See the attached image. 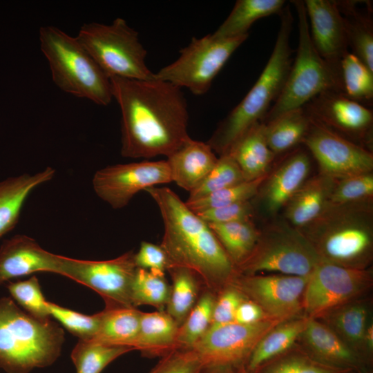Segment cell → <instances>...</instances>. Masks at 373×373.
Returning a JSON list of instances; mask_svg holds the SVG:
<instances>
[{"label":"cell","instance_id":"obj_1","mask_svg":"<svg viewBox=\"0 0 373 373\" xmlns=\"http://www.w3.org/2000/svg\"><path fill=\"white\" fill-rule=\"evenodd\" d=\"M122 115L121 155L128 158L166 157L191 137L182 88L155 79L110 78Z\"/></svg>","mask_w":373,"mask_h":373},{"label":"cell","instance_id":"obj_2","mask_svg":"<svg viewBox=\"0 0 373 373\" xmlns=\"http://www.w3.org/2000/svg\"><path fill=\"white\" fill-rule=\"evenodd\" d=\"M145 191L160 210L164 225L160 245L171 267L189 269L213 292L228 285L236 267L209 224L171 189L153 186Z\"/></svg>","mask_w":373,"mask_h":373},{"label":"cell","instance_id":"obj_3","mask_svg":"<svg viewBox=\"0 0 373 373\" xmlns=\"http://www.w3.org/2000/svg\"><path fill=\"white\" fill-rule=\"evenodd\" d=\"M321 261L365 269L373 259V200L329 202L312 222L298 229Z\"/></svg>","mask_w":373,"mask_h":373},{"label":"cell","instance_id":"obj_4","mask_svg":"<svg viewBox=\"0 0 373 373\" xmlns=\"http://www.w3.org/2000/svg\"><path fill=\"white\" fill-rule=\"evenodd\" d=\"M280 24L271 55L242 100L221 121L207 143L222 155L256 122H261L279 96L292 64L289 44L293 17L289 6L280 13Z\"/></svg>","mask_w":373,"mask_h":373},{"label":"cell","instance_id":"obj_5","mask_svg":"<svg viewBox=\"0 0 373 373\" xmlns=\"http://www.w3.org/2000/svg\"><path fill=\"white\" fill-rule=\"evenodd\" d=\"M64 341L63 329L50 318L39 319L13 299L0 298V367L6 373H28L52 365Z\"/></svg>","mask_w":373,"mask_h":373},{"label":"cell","instance_id":"obj_6","mask_svg":"<svg viewBox=\"0 0 373 373\" xmlns=\"http://www.w3.org/2000/svg\"><path fill=\"white\" fill-rule=\"evenodd\" d=\"M39 39L57 86L98 105L107 106L111 102L113 97L110 78L76 37L55 26H44L39 29Z\"/></svg>","mask_w":373,"mask_h":373},{"label":"cell","instance_id":"obj_7","mask_svg":"<svg viewBox=\"0 0 373 373\" xmlns=\"http://www.w3.org/2000/svg\"><path fill=\"white\" fill-rule=\"evenodd\" d=\"M298 16V43L283 88L260 122L304 106L318 95L327 91L342 93L341 70L332 66L315 49L303 1H291Z\"/></svg>","mask_w":373,"mask_h":373},{"label":"cell","instance_id":"obj_8","mask_svg":"<svg viewBox=\"0 0 373 373\" xmlns=\"http://www.w3.org/2000/svg\"><path fill=\"white\" fill-rule=\"evenodd\" d=\"M76 37L109 78L153 79L139 34L125 19L118 17L110 24L84 23Z\"/></svg>","mask_w":373,"mask_h":373},{"label":"cell","instance_id":"obj_9","mask_svg":"<svg viewBox=\"0 0 373 373\" xmlns=\"http://www.w3.org/2000/svg\"><path fill=\"white\" fill-rule=\"evenodd\" d=\"M321 262L314 248L296 228L286 220H275L260 229L257 242L236 274L276 271L308 277Z\"/></svg>","mask_w":373,"mask_h":373},{"label":"cell","instance_id":"obj_10","mask_svg":"<svg viewBox=\"0 0 373 373\" xmlns=\"http://www.w3.org/2000/svg\"><path fill=\"white\" fill-rule=\"evenodd\" d=\"M248 34L228 39L216 38L212 34L193 37L180 50L178 59L153 73V78L171 83L192 93H206L236 49L247 39Z\"/></svg>","mask_w":373,"mask_h":373},{"label":"cell","instance_id":"obj_11","mask_svg":"<svg viewBox=\"0 0 373 373\" xmlns=\"http://www.w3.org/2000/svg\"><path fill=\"white\" fill-rule=\"evenodd\" d=\"M372 285L370 267L350 269L321 261L308 278L303 315L317 318L333 307L366 296Z\"/></svg>","mask_w":373,"mask_h":373},{"label":"cell","instance_id":"obj_12","mask_svg":"<svg viewBox=\"0 0 373 373\" xmlns=\"http://www.w3.org/2000/svg\"><path fill=\"white\" fill-rule=\"evenodd\" d=\"M137 267L128 251L107 260H84L64 256L61 276L87 286L105 300L106 308L133 307L131 286Z\"/></svg>","mask_w":373,"mask_h":373},{"label":"cell","instance_id":"obj_13","mask_svg":"<svg viewBox=\"0 0 373 373\" xmlns=\"http://www.w3.org/2000/svg\"><path fill=\"white\" fill-rule=\"evenodd\" d=\"M283 321L266 318L250 325L236 322L209 327L191 348L204 367H244L259 340Z\"/></svg>","mask_w":373,"mask_h":373},{"label":"cell","instance_id":"obj_14","mask_svg":"<svg viewBox=\"0 0 373 373\" xmlns=\"http://www.w3.org/2000/svg\"><path fill=\"white\" fill-rule=\"evenodd\" d=\"M170 182L166 160L107 166L97 170L92 179L96 195L114 209L125 207L142 190Z\"/></svg>","mask_w":373,"mask_h":373},{"label":"cell","instance_id":"obj_15","mask_svg":"<svg viewBox=\"0 0 373 373\" xmlns=\"http://www.w3.org/2000/svg\"><path fill=\"white\" fill-rule=\"evenodd\" d=\"M308 277L285 274H236L229 284L258 305L271 318L285 321L303 315Z\"/></svg>","mask_w":373,"mask_h":373},{"label":"cell","instance_id":"obj_16","mask_svg":"<svg viewBox=\"0 0 373 373\" xmlns=\"http://www.w3.org/2000/svg\"><path fill=\"white\" fill-rule=\"evenodd\" d=\"M303 144L318 163L320 173L336 180L372 172V151L312 119Z\"/></svg>","mask_w":373,"mask_h":373},{"label":"cell","instance_id":"obj_17","mask_svg":"<svg viewBox=\"0 0 373 373\" xmlns=\"http://www.w3.org/2000/svg\"><path fill=\"white\" fill-rule=\"evenodd\" d=\"M304 107L315 122L372 151L373 112L370 108L336 90L318 95Z\"/></svg>","mask_w":373,"mask_h":373},{"label":"cell","instance_id":"obj_18","mask_svg":"<svg viewBox=\"0 0 373 373\" xmlns=\"http://www.w3.org/2000/svg\"><path fill=\"white\" fill-rule=\"evenodd\" d=\"M312 162L305 147H296L285 155L275 169L269 171L255 198L251 200L255 210L258 208L265 216L274 218L308 179Z\"/></svg>","mask_w":373,"mask_h":373},{"label":"cell","instance_id":"obj_19","mask_svg":"<svg viewBox=\"0 0 373 373\" xmlns=\"http://www.w3.org/2000/svg\"><path fill=\"white\" fill-rule=\"evenodd\" d=\"M303 2L315 49L328 64L341 70V61L348 52V43L345 19L336 1Z\"/></svg>","mask_w":373,"mask_h":373},{"label":"cell","instance_id":"obj_20","mask_svg":"<svg viewBox=\"0 0 373 373\" xmlns=\"http://www.w3.org/2000/svg\"><path fill=\"white\" fill-rule=\"evenodd\" d=\"M63 256L44 249L33 238L15 235L0 246V285L39 271L61 274Z\"/></svg>","mask_w":373,"mask_h":373},{"label":"cell","instance_id":"obj_21","mask_svg":"<svg viewBox=\"0 0 373 373\" xmlns=\"http://www.w3.org/2000/svg\"><path fill=\"white\" fill-rule=\"evenodd\" d=\"M297 343L312 358L325 365L355 372L372 370V365L316 318H308Z\"/></svg>","mask_w":373,"mask_h":373},{"label":"cell","instance_id":"obj_22","mask_svg":"<svg viewBox=\"0 0 373 373\" xmlns=\"http://www.w3.org/2000/svg\"><path fill=\"white\" fill-rule=\"evenodd\" d=\"M370 297L350 300L323 313L317 318L343 342L372 365L363 353V338L367 325L372 321Z\"/></svg>","mask_w":373,"mask_h":373},{"label":"cell","instance_id":"obj_23","mask_svg":"<svg viewBox=\"0 0 373 373\" xmlns=\"http://www.w3.org/2000/svg\"><path fill=\"white\" fill-rule=\"evenodd\" d=\"M166 160L172 182L190 193L211 171L218 157L207 142L191 138Z\"/></svg>","mask_w":373,"mask_h":373},{"label":"cell","instance_id":"obj_24","mask_svg":"<svg viewBox=\"0 0 373 373\" xmlns=\"http://www.w3.org/2000/svg\"><path fill=\"white\" fill-rule=\"evenodd\" d=\"M336 181L320 172L307 179L284 207V220L298 229L312 222L329 204Z\"/></svg>","mask_w":373,"mask_h":373},{"label":"cell","instance_id":"obj_25","mask_svg":"<svg viewBox=\"0 0 373 373\" xmlns=\"http://www.w3.org/2000/svg\"><path fill=\"white\" fill-rule=\"evenodd\" d=\"M55 175L54 169L46 167L34 174L24 173L0 182V238L16 226L30 194Z\"/></svg>","mask_w":373,"mask_h":373},{"label":"cell","instance_id":"obj_26","mask_svg":"<svg viewBox=\"0 0 373 373\" xmlns=\"http://www.w3.org/2000/svg\"><path fill=\"white\" fill-rule=\"evenodd\" d=\"M265 128L263 123L256 122L229 151L245 180H255L267 174L276 157L267 143Z\"/></svg>","mask_w":373,"mask_h":373},{"label":"cell","instance_id":"obj_27","mask_svg":"<svg viewBox=\"0 0 373 373\" xmlns=\"http://www.w3.org/2000/svg\"><path fill=\"white\" fill-rule=\"evenodd\" d=\"M307 320V317L300 315L273 327L256 345L245 364L246 371L253 373L292 348L297 343Z\"/></svg>","mask_w":373,"mask_h":373},{"label":"cell","instance_id":"obj_28","mask_svg":"<svg viewBox=\"0 0 373 373\" xmlns=\"http://www.w3.org/2000/svg\"><path fill=\"white\" fill-rule=\"evenodd\" d=\"M311 122L309 114L303 106L264 124L269 148L276 156L297 147L303 144Z\"/></svg>","mask_w":373,"mask_h":373},{"label":"cell","instance_id":"obj_29","mask_svg":"<svg viewBox=\"0 0 373 373\" xmlns=\"http://www.w3.org/2000/svg\"><path fill=\"white\" fill-rule=\"evenodd\" d=\"M178 325L164 311L142 313L135 350L143 353L163 356L178 349Z\"/></svg>","mask_w":373,"mask_h":373},{"label":"cell","instance_id":"obj_30","mask_svg":"<svg viewBox=\"0 0 373 373\" xmlns=\"http://www.w3.org/2000/svg\"><path fill=\"white\" fill-rule=\"evenodd\" d=\"M283 0H238L227 19L212 33L218 39H228L248 34L251 25L260 18L280 14Z\"/></svg>","mask_w":373,"mask_h":373},{"label":"cell","instance_id":"obj_31","mask_svg":"<svg viewBox=\"0 0 373 373\" xmlns=\"http://www.w3.org/2000/svg\"><path fill=\"white\" fill-rule=\"evenodd\" d=\"M100 313L99 329L94 339L135 350L142 312L135 307H117L106 308Z\"/></svg>","mask_w":373,"mask_h":373},{"label":"cell","instance_id":"obj_32","mask_svg":"<svg viewBox=\"0 0 373 373\" xmlns=\"http://www.w3.org/2000/svg\"><path fill=\"white\" fill-rule=\"evenodd\" d=\"M345 22L348 47L373 72V23L370 12H358L355 1H337Z\"/></svg>","mask_w":373,"mask_h":373},{"label":"cell","instance_id":"obj_33","mask_svg":"<svg viewBox=\"0 0 373 373\" xmlns=\"http://www.w3.org/2000/svg\"><path fill=\"white\" fill-rule=\"evenodd\" d=\"M208 224L236 268L250 255L260 231L253 220Z\"/></svg>","mask_w":373,"mask_h":373},{"label":"cell","instance_id":"obj_34","mask_svg":"<svg viewBox=\"0 0 373 373\" xmlns=\"http://www.w3.org/2000/svg\"><path fill=\"white\" fill-rule=\"evenodd\" d=\"M168 271L172 278L166 312L180 327L198 299V276L189 269L171 267Z\"/></svg>","mask_w":373,"mask_h":373},{"label":"cell","instance_id":"obj_35","mask_svg":"<svg viewBox=\"0 0 373 373\" xmlns=\"http://www.w3.org/2000/svg\"><path fill=\"white\" fill-rule=\"evenodd\" d=\"M127 346L110 345L96 339H79L71 352L77 373H100L110 363L128 352Z\"/></svg>","mask_w":373,"mask_h":373},{"label":"cell","instance_id":"obj_36","mask_svg":"<svg viewBox=\"0 0 373 373\" xmlns=\"http://www.w3.org/2000/svg\"><path fill=\"white\" fill-rule=\"evenodd\" d=\"M342 93L371 108L373 103V72L356 55L347 52L341 61Z\"/></svg>","mask_w":373,"mask_h":373},{"label":"cell","instance_id":"obj_37","mask_svg":"<svg viewBox=\"0 0 373 373\" xmlns=\"http://www.w3.org/2000/svg\"><path fill=\"white\" fill-rule=\"evenodd\" d=\"M216 296L207 290L199 296L195 305L179 327L176 337L178 349H191L211 326Z\"/></svg>","mask_w":373,"mask_h":373},{"label":"cell","instance_id":"obj_38","mask_svg":"<svg viewBox=\"0 0 373 373\" xmlns=\"http://www.w3.org/2000/svg\"><path fill=\"white\" fill-rule=\"evenodd\" d=\"M164 275L137 268L131 286V299L133 307L146 305L164 311L171 289Z\"/></svg>","mask_w":373,"mask_h":373},{"label":"cell","instance_id":"obj_39","mask_svg":"<svg viewBox=\"0 0 373 373\" xmlns=\"http://www.w3.org/2000/svg\"><path fill=\"white\" fill-rule=\"evenodd\" d=\"M325 365L307 354L298 344L253 373H353Z\"/></svg>","mask_w":373,"mask_h":373},{"label":"cell","instance_id":"obj_40","mask_svg":"<svg viewBox=\"0 0 373 373\" xmlns=\"http://www.w3.org/2000/svg\"><path fill=\"white\" fill-rule=\"evenodd\" d=\"M245 181L237 162L230 153L220 155L211 171L203 181L189 193L186 201H193L216 191Z\"/></svg>","mask_w":373,"mask_h":373},{"label":"cell","instance_id":"obj_41","mask_svg":"<svg viewBox=\"0 0 373 373\" xmlns=\"http://www.w3.org/2000/svg\"><path fill=\"white\" fill-rule=\"evenodd\" d=\"M267 174L255 180H245L200 199L186 201L185 203L192 211L199 213L213 208L251 200L256 195Z\"/></svg>","mask_w":373,"mask_h":373},{"label":"cell","instance_id":"obj_42","mask_svg":"<svg viewBox=\"0 0 373 373\" xmlns=\"http://www.w3.org/2000/svg\"><path fill=\"white\" fill-rule=\"evenodd\" d=\"M7 289L12 298L28 314L41 320L50 318L48 301L42 294L36 276H33L22 281L10 282Z\"/></svg>","mask_w":373,"mask_h":373},{"label":"cell","instance_id":"obj_43","mask_svg":"<svg viewBox=\"0 0 373 373\" xmlns=\"http://www.w3.org/2000/svg\"><path fill=\"white\" fill-rule=\"evenodd\" d=\"M50 316L82 340L95 338L98 333L101 313L85 315L48 301Z\"/></svg>","mask_w":373,"mask_h":373},{"label":"cell","instance_id":"obj_44","mask_svg":"<svg viewBox=\"0 0 373 373\" xmlns=\"http://www.w3.org/2000/svg\"><path fill=\"white\" fill-rule=\"evenodd\" d=\"M370 200H373L372 172L337 180L329 202L347 204Z\"/></svg>","mask_w":373,"mask_h":373},{"label":"cell","instance_id":"obj_45","mask_svg":"<svg viewBox=\"0 0 373 373\" xmlns=\"http://www.w3.org/2000/svg\"><path fill=\"white\" fill-rule=\"evenodd\" d=\"M204 365L191 349H175L164 354L149 373H200Z\"/></svg>","mask_w":373,"mask_h":373},{"label":"cell","instance_id":"obj_46","mask_svg":"<svg viewBox=\"0 0 373 373\" xmlns=\"http://www.w3.org/2000/svg\"><path fill=\"white\" fill-rule=\"evenodd\" d=\"M246 298L238 289L231 284L220 290L216 298L210 327L234 322L236 309Z\"/></svg>","mask_w":373,"mask_h":373},{"label":"cell","instance_id":"obj_47","mask_svg":"<svg viewBox=\"0 0 373 373\" xmlns=\"http://www.w3.org/2000/svg\"><path fill=\"white\" fill-rule=\"evenodd\" d=\"M195 213L207 224H218L253 220L256 213L251 200H249Z\"/></svg>","mask_w":373,"mask_h":373},{"label":"cell","instance_id":"obj_48","mask_svg":"<svg viewBox=\"0 0 373 373\" xmlns=\"http://www.w3.org/2000/svg\"><path fill=\"white\" fill-rule=\"evenodd\" d=\"M134 262L141 268L165 274L171 267L169 258L161 245L142 241L140 249L134 254Z\"/></svg>","mask_w":373,"mask_h":373},{"label":"cell","instance_id":"obj_49","mask_svg":"<svg viewBox=\"0 0 373 373\" xmlns=\"http://www.w3.org/2000/svg\"><path fill=\"white\" fill-rule=\"evenodd\" d=\"M269 318L261 307L254 301L246 298L236 309L234 322L250 325L258 323Z\"/></svg>","mask_w":373,"mask_h":373},{"label":"cell","instance_id":"obj_50","mask_svg":"<svg viewBox=\"0 0 373 373\" xmlns=\"http://www.w3.org/2000/svg\"><path fill=\"white\" fill-rule=\"evenodd\" d=\"M200 373H249L244 367H204Z\"/></svg>","mask_w":373,"mask_h":373},{"label":"cell","instance_id":"obj_51","mask_svg":"<svg viewBox=\"0 0 373 373\" xmlns=\"http://www.w3.org/2000/svg\"><path fill=\"white\" fill-rule=\"evenodd\" d=\"M353 373H373L372 370L361 371V372H354Z\"/></svg>","mask_w":373,"mask_h":373}]
</instances>
